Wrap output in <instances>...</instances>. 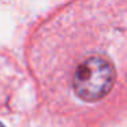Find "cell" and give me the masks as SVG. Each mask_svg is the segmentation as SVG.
<instances>
[{
	"label": "cell",
	"instance_id": "obj_1",
	"mask_svg": "<svg viewBox=\"0 0 127 127\" xmlns=\"http://www.w3.org/2000/svg\"><path fill=\"white\" fill-rule=\"evenodd\" d=\"M115 64L102 55H90L77 66L72 75L74 92L83 101H98L113 88Z\"/></svg>",
	"mask_w": 127,
	"mask_h": 127
},
{
	"label": "cell",
	"instance_id": "obj_2",
	"mask_svg": "<svg viewBox=\"0 0 127 127\" xmlns=\"http://www.w3.org/2000/svg\"><path fill=\"white\" fill-rule=\"evenodd\" d=\"M0 127H4V124H3V123H0Z\"/></svg>",
	"mask_w": 127,
	"mask_h": 127
}]
</instances>
